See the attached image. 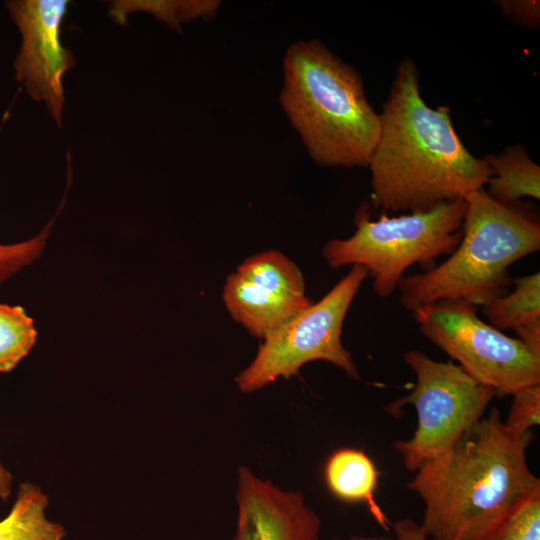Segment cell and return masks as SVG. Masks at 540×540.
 <instances>
[{"mask_svg":"<svg viewBox=\"0 0 540 540\" xmlns=\"http://www.w3.org/2000/svg\"><path fill=\"white\" fill-rule=\"evenodd\" d=\"M403 360L415 374L414 388L393 402L389 410L394 414L406 404L416 410L413 436L393 445L405 467L415 472L449 450L479 421L495 393L451 361L433 360L417 349L407 350Z\"/></svg>","mask_w":540,"mask_h":540,"instance_id":"obj_6","label":"cell"},{"mask_svg":"<svg viewBox=\"0 0 540 540\" xmlns=\"http://www.w3.org/2000/svg\"><path fill=\"white\" fill-rule=\"evenodd\" d=\"M465 199L468 207L455 251L429 271L400 280L397 288L406 310L439 301L483 307L508 293L509 267L540 249L538 222L496 202L484 189Z\"/></svg>","mask_w":540,"mask_h":540,"instance_id":"obj_4","label":"cell"},{"mask_svg":"<svg viewBox=\"0 0 540 540\" xmlns=\"http://www.w3.org/2000/svg\"><path fill=\"white\" fill-rule=\"evenodd\" d=\"M12 488V475L0 463V499L6 501L10 496Z\"/></svg>","mask_w":540,"mask_h":540,"instance_id":"obj_22","label":"cell"},{"mask_svg":"<svg viewBox=\"0 0 540 540\" xmlns=\"http://www.w3.org/2000/svg\"><path fill=\"white\" fill-rule=\"evenodd\" d=\"M233 540H319L321 520L297 492L283 491L247 467L238 470Z\"/></svg>","mask_w":540,"mask_h":540,"instance_id":"obj_11","label":"cell"},{"mask_svg":"<svg viewBox=\"0 0 540 540\" xmlns=\"http://www.w3.org/2000/svg\"><path fill=\"white\" fill-rule=\"evenodd\" d=\"M477 540H540V491L515 507Z\"/></svg>","mask_w":540,"mask_h":540,"instance_id":"obj_17","label":"cell"},{"mask_svg":"<svg viewBox=\"0 0 540 540\" xmlns=\"http://www.w3.org/2000/svg\"><path fill=\"white\" fill-rule=\"evenodd\" d=\"M48 503L39 486L21 483L9 514L0 520V540H62L64 527L46 517Z\"/></svg>","mask_w":540,"mask_h":540,"instance_id":"obj_14","label":"cell"},{"mask_svg":"<svg viewBox=\"0 0 540 540\" xmlns=\"http://www.w3.org/2000/svg\"><path fill=\"white\" fill-rule=\"evenodd\" d=\"M67 0L8 1L11 18L22 42L14 61L16 79L35 100H44L56 124L61 126L64 91L62 77L75 65L71 51L61 43V26Z\"/></svg>","mask_w":540,"mask_h":540,"instance_id":"obj_10","label":"cell"},{"mask_svg":"<svg viewBox=\"0 0 540 540\" xmlns=\"http://www.w3.org/2000/svg\"><path fill=\"white\" fill-rule=\"evenodd\" d=\"M465 198L441 203L429 211L371 219L369 204L362 203L355 216V232L346 239H332L323 256L332 269L364 267L374 292L386 298L394 293L405 271L418 264L425 271L442 255H451L462 238L467 212Z\"/></svg>","mask_w":540,"mask_h":540,"instance_id":"obj_5","label":"cell"},{"mask_svg":"<svg viewBox=\"0 0 540 540\" xmlns=\"http://www.w3.org/2000/svg\"><path fill=\"white\" fill-rule=\"evenodd\" d=\"M223 300L231 317L260 339L313 304L298 266L272 250L249 257L228 276Z\"/></svg>","mask_w":540,"mask_h":540,"instance_id":"obj_9","label":"cell"},{"mask_svg":"<svg viewBox=\"0 0 540 540\" xmlns=\"http://www.w3.org/2000/svg\"><path fill=\"white\" fill-rule=\"evenodd\" d=\"M36 338L34 322L21 306L0 304V372L13 370Z\"/></svg>","mask_w":540,"mask_h":540,"instance_id":"obj_16","label":"cell"},{"mask_svg":"<svg viewBox=\"0 0 540 540\" xmlns=\"http://www.w3.org/2000/svg\"><path fill=\"white\" fill-rule=\"evenodd\" d=\"M496 4L510 21L530 28H539L540 2L538 0H499Z\"/></svg>","mask_w":540,"mask_h":540,"instance_id":"obj_20","label":"cell"},{"mask_svg":"<svg viewBox=\"0 0 540 540\" xmlns=\"http://www.w3.org/2000/svg\"><path fill=\"white\" fill-rule=\"evenodd\" d=\"M367 276L364 267L353 265L322 299L266 336L253 361L235 378L240 391L249 393L280 377L289 378L315 360L328 361L359 380L341 335L348 309Z\"/></svg>","mask_w":540,"mask_h":540,"instance_id":"obj_8","label":"cell"},{"mask_svg":"<svg viewBox=\"0 0 540 540\" xmlns=\"http://www.w3.org/2000/svg\"><path fill=\"white\" fill-rule=\"evenodd\" d=\"M395 540H427L421 524L412 519H399L393 524Z\"/></svg>","mask_w":540,"mask_h":540,"instance_id":"obj_21","label":"cell"},{"mask_svg":"<svg viewBox=\"0 0 540 540\" xmlns=\"http://www.w3.org/2000/svg\"><path fill=\"white\" fill-rule=\"evenodd\" d=\"M378 475L374 462L365 452L348 447L330 454L323 469L325 484L335 498L365 504L375 521L388 531L391 522L375 500Z\"/></svg>","mask_w":540,"mask_h":540,"instance_id":"obj_12","label":"cell"},{"mask_svg":"<svg viewBox=\"0 0 540 540\" xmlns=\"http://www.w3.org/2000/svg\"><path fill=\"white\" fill-rule=\"evenodd\" d=\"M490 177L485 186L489 197L510 206L523 197L540 198V167L521 144L506 147L497 155L483 157Z\"/></svg>","mask_w":540,"mask_h":540,"instance_id":"obj_13","label":"cell"},{"mask_svg":"<svg viewBox=\"0 0 540 540\" xmlns=\"http://www.w3.org/2000/svg\"><path fill=\"white\" fill-rule=\"evenodd\" d=\"M512 396L504 424L519 434L532 432V428L540 424V383L523 387Z\"/></svg>","mask_w":540,"mask_h":540,"instance_id":"obj_18","label":"cell"},{"mask_svg":"<svg viewBox=\"0 0 540 540\" xmlns=\"http://www.w3.org/2000/svg\"><path fill=\"white\" fill-rule=\"evenodd\" d=\"M279 102L311 159L325 167H368L380 114L361 76L318 40L291 44Z\"/></svg>","mask_w":540,"mask_h":540,"instance_id":"obj_3","label":"cell"},{"mask_svg":"<svg viewBox=\"0 0 540 540\" xmlns=\"http://www.w3.org/2000/svg\"><path fill=\"white\" fill-rule=\"evenodd\" d=\"M532 440V432L511 431L493 408L449 450L421 465L407 488L424 503L427 539L477 540L539 492L526 455Z\"/></svg>","mask_w":540,"mask_h":540,"instance_id":"obj_2","label":"cell"},{"mask_svg":"<svg viewBox=\"0 0 540 540\" xmlns=\"http://www.w3.org/2000/svg\"><path fill=\"white\" fill-rule=\"evenodd\" d=\"M477 309L465 301H439L416 308L412 316L425 338L495 396L540 383V356L481 320Z\"/></svg>","mask_w":540,"mask_h":540,"instance_id":"obj_7","label":"cell"},{"mask_svg":"<svg viewBox=\"0 0 540 540\" xmlns=\"http://www.w3.org/2000/svg\"><path fill=\"white\" fill-rule=\"evenodd\" d=\"M333 540H395L391 537H376V536H351L347 539L334 538Z\"/></svg>","mask_w":540,"mask_h":540,"instance_id":"obj_23","label":"cell"},{"mask_svg":"<svg viewBox=\"0 0 540 540\" xmlns=\"http://www.w3.org/2000/svg\"><path fill=\"white\" fill-rule=\"evenodd\" d=\"M369 160L371 203L382 212H426L484 189L490 174L456 133L451 109L432 108L420 94L412 59L400 62L380 114Z\"/></svg>","mask_w":540,"mask_h":540,"instance_id":"obj_1","label":"cell"},{"mask_svg":"<svg viewBox=\"0 0 540 540\" xmlns=\"http://www.w3.org/2000/svg\"><path fill=\"white\" fill-rule=\"evenodd\" d=\"M515 289L482 307L489 324L503 331L540 325V272L512 278Z\"/></svg>","mask_w":540,"mask_h":540,"instance_id":"obj_15","label":"cell"},{"mask_svg":"<svg viewBox=\"0 0 540 540\" xmlns=\"http://www.w3.org/2000/svg\"><path fill=\"white\" fill-rule=\"evenodd\" d=\"M47 234L48 228L27 241L11 245L0 244V284L40 257Z\"/></svg>","mask_w":540,"mask_h":540,"instance_id":"obj_19","label":"cell"}]
</instances>
